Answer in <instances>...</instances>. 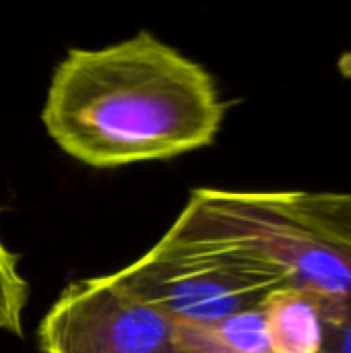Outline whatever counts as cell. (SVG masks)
<instances>
[{
	"label": "cell",
	"instance_id": "6da1fadb",
	"mask_svg": "<svg viewBox=\"0 0 351 353\" xmlns=\"http://www.w3.org/2000/svg\"><path fill=\"white\" fill-rule=\"evenodd\" d=\"M225 103L213 77L149 31L56 66L41 112L50 139L91 168L178 157L211 145Z\"/></svg>",
	"mask_w": 351,
	"mask_h": 353
},
{
	"label": "cell",
	"instance_id": "7a4b0ae2",
	"mask_svg": "<svg viewBox=\"0 0 351 353\" xmlns=\"http://www.w3.org/2000/svg\"><path fill=\"white\" fill-rule=\"evenodd\" d=\"M271 277L281 290L351 298V194L197 188L159 240Z\"/></svg>",
	"mask_w": 351,
	"mask_h": 353
},
{
	"label": "cell",
	"instance_id": "3957f363",
	"mask_svg": "<svg viewBox=\"0 0 351 353\" xmlns=\"http://www.w3.org/2000/svg\"><path fill=\"white\" fill-rule=\"evenodd\" d=\"M118 279L174 323L211 327L230 316L259 308L277 281L225 259L157 242Z\"/></svg>",
	"mask_w": 351,
	"mask_h": 353
},
{
	"label": "cell",
	"instance_id": "277c9868",
	"mask_svg": "<svg viewBox=\"0 0 351 353\" xmlns=\"http://www.w3.org/2000/svg\"><path fill=\"white\" fill-rule=\"evenodd\" d=\"M37 339L43 353H178L176 323L116 273L70 283Z\"/></svg>",
	"mask_w": 351,
	"mask_h": 353
},
{
	"label": "cell",
	"instance_id": "5b68a950",
	"mask_svg": "<svg viewBox=\"0 0 351 353\" xmlns=\"http://www.w3.org/2000/svg\"><path fill=\"white\" fill-rule=\"evenodd\" d=\"M273 353L319 352V312L312 294L277 290L259 306Z\"/></svg>",
	"mask_w": 351,
	"mask_h": 353
},
{
	"label": "cell",
	"instance_id": "8992f818",
	"mask_svg": "<svg viewBox=\"0 0 351 353\" xmlns=\"http://www.w3.org/2000/svg\"><path fill=\"white\" fill-rule=\"evenodd\" d=\"M27 281L19 269V256L10 252L0 236V333L23 335V312L27 306Z\"/></svg>",
	"mask_w": 351,
	"mask_h": 353
},
{
	"label": "cell",
	"instance_id": "52a82bcc",
	"mask_svg": "<svg viewBox=\"0 0 351 353\" xmlns=\"http://www.w3.org/2000/svg\"><path fill=\"white\" fill-rule=\"evenodd\" d=\"M321 337L317 353H351V298L314 296Z\"/></svg>",
	"mask_w": 351,
	"mask_h": 353
},
{
	"label": "cell",
	"instance_id": "ba28073f",
	"mask_svg": "<svg viewBox=\"0 0 351 353\" xmlns=\"http://www.w3.org/2000/svg\"><path fill=\"white\" fill-rule=\"evenodd\" d=\"M178 353H182V352H180V350H178Z\"/></svg>",
	"mask_w": 351,
	"mask_h": 353
}]
</instances>
